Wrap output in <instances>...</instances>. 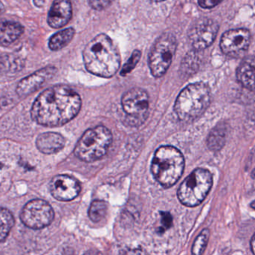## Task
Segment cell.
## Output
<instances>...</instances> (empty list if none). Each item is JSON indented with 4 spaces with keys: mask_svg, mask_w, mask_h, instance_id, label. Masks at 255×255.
Instances as JSON below:
<instances>
[{
    "mask_svg": "<svg viewBox=\"0 0 255 255\" xmlns=\"http://www.w3.org/2000/svg\"><path fill=\"white\" fill-rule=\"evenodd\" d=\"M81 107L78 93L65 85H57L40 94L32 105L31 116L43 126H63L79 114Z\"/></svg>",
    "mask_w": 255,
    "mask_h": 255,
    "instance_id": "1",
    "label": "cell"
},
{
    "mask_svg": "<svg viewBox=\"0 0 255 255\" xmlns=\"http://www.w3.org/2000/svg\"><path fill=\"white\" fill-rule=\"evenodd\" d=\"M83 58L86 70L98 77L111 78L120 68L119 50L105 34L97 35L86 44Z\"/></svg>",
    "mask_w": 255,
    "mask_h": 255,
    "instance_id": "2",
    "label": "cell"
},
{
    "mask_svg": "<svg viewBox=\"0 0 255 255\" xmlns=\"http://www.w3.org/2000/svg\"><path fill=\"white\" fill-rule=\"evenodd\" d=\"M184 167V157L178 149L173 146H162L155 152L151 172L161 186L169 188L180 180Z\"/></svg>",
    "mask_w": 255,
    "mask_h": 255,
    "instance_id": "3",
    "label": "cell"
},
{
    "mask_svg": "<svg viewBox=\"0 0 255 255\" xmlns=\"http://www.w3.org/2000/svg\"><path fill=\"white\" fill-rule=\"evenodd\" d=\"M210 101V87L205 83H192L179 94L174 104V112L180 120L193 122L204 114Z\"/></svg>",
    "mask_w": 255,
    "mask_h": 255,
    "instance_id": "4",
    "label": "cell"
},
{
    "mask_svg": "<svg viewBox=\"0 0 255 255\" xmlns=\"http://www.w3.org/2000/svg\"><path fill=\"white\" fill-rule=\"evenodd\" d=\"M112 143L111 131L104 126L95 127L82 135L76 144L74 154L83 162H95L107 154Z\"/></svg>",
    "mask_w": 255,
    "mask_h": 255,
    "instance_id": "5",
    "label": "cell"
},
{
    "mask_svg": "<svg viewBox=\"0 0 255 255\" xmlns=\"http://www.w3.org/2000/svg\"><path fill=\"white\" fill-rule=\"evenodd\" d=\"M213 186V176L208 170H194L180 185L179 200L186 207H196L205 199Z\"/></svg>",
    "mask_w": 255,
    "mask_h": 255,
    "instance_id": "6",
    "label": "cell"
},
{
    "mask_svg": "<svg viewBox=\"0 0 255 255\" xmlns=\"http://www.w3.org/2000/svg\"><path fill=\"white\" fill-rule=\"evenodd\" d=\"M177 49L175 37L164 33L156 39L148 57V65L152 75L156 78L162 77L172 62Z\"/></svg>",
    "mask_w": 255,
    "mask_h": 255,
    "instance_id": "7",
    "label": "cell"
},
{
    "mask_svg": "<svg viewBox=\"0 0 255 255\" xmlns=\"http://www.w3.org/2000/svg\"><path fill=\"white\" fill-rule=\"evenodd\" d=\"M122 106L126 113L125 123L130 127H139L148 116L149 97L144 89L133 88L124 94Z\"/></svg>",
    "mask_w": 255,
    "mask_h": 255,
    "instance_id": "8",
    "label": "cell"
},
{
    "mask_svg": "<svg viewBox=\"0 0 255 255\" xmlns=\"http://www.w3.org/2000/svg\"><path fill=\"white\" fill-rule=\"evenodd\" d=\"M20 219L31 229H42L53 222L54 211L47 201L41 199L32 200L23 207L20 213Z\"/></svg>",
    "mask_w": 255,
    "mask_h": 255,
    "instance_id": "9",
    "label": "cell"
},
{
    "mask_svg": "<svg viewBox=\"0 0 255 255\" xmlns=\"http://www.w3.org/2000/svg\"><path fill=\"white\" fill-rule=\"evenodd\" d=\"M218 31L219 26L215 20L206 17L198 19L189 29V41L195 50H204L214 42Z\"/></svg>",
    "mask_w": 255,
    "mask_h": 255,
    "instance_id": "10",
    "label": "cell"
},
{
    "mask_svg": "<svg viewBox=\"0 0 255 255\" xmlns=\"http://www.w3.org/2000/svg\"><path fill=\"white\" fill-rule=\"evenodd\" d=\"M250 32L247 29H231L222 35L220 47L224 54L239 58L246 53L251 44Z\"/></svg>",
    "mask_w": 255,
    "mask_h": 255,
    "instance_id": "11",
    "label": "cell"
},
{
    "mask_svg": "<svg viewBox=\"0 0 255 255\" xmlns=\"http://www.w3.org/2000/svg\"><path fill=\"white\" fill-rule=\"evenodd\" d=\"M50 190L53 198L58 201H69L78 196L81 187L80 183L74 177L60 174L52 179Z\"/></svg>",
    "mask_w": 255,
    "mask_h": 255,
    "instance_id": "12",
    "label": "cell"
},
{
    "mask_svg": "<svg viewBox=\"0 0 255 255\" xmlns=\"http://www.w3.org/2000/svg\"><path fill=\"white\" fill-rule=\"evenodd\" d=\"M55 67H46L23 79L17 84L16 92L20 97H26L38 90L47 80L56 74Z\"/></svg>",
    "mask_w": 255,
    "mask_h": 255,
    "instance_id": "13",
    "label": "cell"
},
{
    "mask_svg": "<svg viewBox=\"0 0 255 255\" xmlns=\"http://www.w3.org/2000/svg\"><path fill=\"white\" fill-rule=\"evenodd\" d=\"M72 17V5L69 1H55L47 16V23L53 29L65 26Z\"/></svg>",
    "mask_w": 255,
    "mask_h": 255,
    "instance_id": "14",
    "label": "cell"
},
{
    "mask_svg": "<svg viewBox=\"0 0 255 255\" xmlns=\"http://www.w3.org/2000/svg\"><path fill=\"white\" fill-rule=\"evenodd\" d=\"M36 147L44 154H53L62 150L65 145V139L61 134L47 132L41 134L37 138Z\"/></svg>",
    "mask_w": 255,
    "mask_h": 255,
    "instance_id": "15",
    "label": "cell"
},
{
    "mask_svg": "<svg viewBox=\"0 0 255 255\" xmlns=\"http://www.w3.org/2000/svg\"><path fill=\"white\" fill-rule=\"evenodd\" d=\"M237 78L243 87L255 90V56L246 58L240 64L237 68Z\"/></svg>",
    "mask_w": 255,
    "mask_h": 255,
    "instance_id": "16",
    "label": "cell"
},
{
    "mask_svg": "<svg viewBox=\"0 0 255 255\" xmlns=\"http://www.w3.org/2000/svg\"><path fill=\"white\" fill-rule=\"evenodd\" d=\"M24 32V28L20 23L14 21H5L1 24L0 42L6 47L17 41Z\"/></svg>",
    "mask_w": 255,
    "mask_h": 255,
    "instance_id": "17",
    "label": "cell"
},
{
    "mask_svg": "<svg viewBox=\"0 0 255 255\" xmlns=\"http://www.w3.org/2000/svg\"><path fill=\"white\" fill-rule=\"evenodd\" d=\"M75 35V30L73 28L64 29L54 34L49 40V47L53 51H58L66 47Z\"/></svg>",
    "mask_w": 255,
    "mask_h": 255,
    "instance_id": "18",
    "label": "cell"
},
{
    "mask_svg": "<svg viewBox=\"0 0 255 255\" xmlns=\"http://www.w3.org/2000/svg\"><path fill=\"white\" fill-rule=\"evenodd\" d=\"M227 130L225 126H217L212 130L207 140L209 147L212 150H218L222 148L225 142Z\"/></svg>",
    "mask_w": 255,
    "mask_h": 255,
    "instance_id": "19",
    "label": "cell"
},
{
    "mask_svg": "<svg viewBox=\"0 0 255 255\" xmlns=\"http://www.w3.org/2000/svg\"><path fill=\"white\" fill-rule=\"evenodd\" d=\"M0 218H1V219H1L0 239H1V242L3 243L4 240L8 237L11 228L14 226V219L11 212L5 208L1 209Z\"/></svg>",
    "mask_w": 255,
    "mask_h": 255,
    "instance_id": "20",
    "label": "cell"
},
{
    "mask_svg": "<svg viewBox=\"0 0 255 255\" xmlns=\"http://www.w3.org/2000/svg\"><path fill=\"white\" fill-rule=\"evenodd\" d=\"M108 210L107 202L102 200H95L91 204L89 216L94 222H99L105 217Z\"/></svg>",
    "mask_w": 255,
    "mask_h": 255,
    "instance_id": "21",
    "label": "cell"
},
{
    "mask_svg": "<svg viewBox=\"0 0 255 255\" xmlns=\"http://www.w3.org/2000/svg\"><path fill=\"white\" fill-rule=\"evenodd\" d=\"M210 237V231L208 229L203 230L195 240L192 248V255H201L205 251Z\"/></svg>",
    "mask_w": 255,
    "mask_h": 255,
    "instance_id": "22",
    "label": "cell"
},
{
    "mask_svg": "<svg viewBox=\"0 0 255 255\" xmlns=\"http://www.w3.org/2000/svg\"><path fill=\"white\" fill-rule=\"evenodd\" d=\"M141 53L139 50H134L129 60L125 64V66L123 67L122 71H121V75L122 77H125V76L128 75V74H129L135 68V65L138 64L140 59H141Z\"/></svg>",
    "mask_w": 255,
    "mask_h": 255,
    "instance_id": "23",
    "label": "cell"
},
{
    "mask_svg": "<svg viewBox=\"0 0 255 255\" xmlns=\"http://www.w3.org/2000/svg\"><path fill=\"white\" fill-rule=\"evenodd\" d=\"M161 214V225L160 230L161 231H165V230L168 229L172 225V217L171 215L169 213L167 212H162Z\"/></svg>",
    "mask_w": 255,
    "mask_h": 255,
    "instance_id": "24",
    "label": "cell"
},
{
    "mask_svg": "<svg viewBox=\"0 0 255 255\" xmlns=\"http://www.w3.org/2000/svg\"><path fill=\"white\" fill-rule=\"evenodd\" d=\"M89 3L94 9L101 11V10L104 9V8L108 7V5H110L112 2H110V1H90Z\"/></svg>",
    "mask_w": 255,
    "mask_h": 255,
    "instance_id": "25",
    "label": "cell"
},
{
    "mask_svg": "<svg viewBox=\"0 0 255 255\" xmlns=\"http://www.w3.org/2000/svg\"><path fill=\"white\" fill-rule=\"evenodd\" d=\"M221 2L219 1H210V0H207V1H201V2H198V4L201 5V7L204 8H213V7L216 6V5H219Z\"/></svg>",
    "mask_w": 255,
    "mask_h": 255,
    "instance_id": "26",
    "label": "cell"
},
{
    "mask_svg": "<svg viewBox=\"0 0 255 255\" xmlns=\"http://www.w3.org/2000/svg\"><path fill=\"white\" fill-rule=\"evenodd\" d=\"M122 255H145L144 251L140 249H128Z\"/></svg>",
    "mask_w": 255,
    "mask_h": 255,
    "instance_id": "27",
    "label": "cell"
},
{
    "mask_svg": "<svg viewBox=\"0 0 255 255\" xmlns=\"http://www.w3.org/2000/svg\"><path fill=\"white\" fill-rule=\"evenodd\" d=\"M84 255H104V254L97 249H89L85 253Z\"/></svg>",
    "mask_w": 255,
    "mask_h": 255,
    "instance_id": "28",
    "label": "cell"
},
{
    "mask_svg": "<svg viewBox=\"0 0 255 255\" xmlns=\"http://www.w3.org/2000/svg\"><path fill=\"white\" fill-rule=\"evenodd\" d=\"M251 248H252V252L255 255V233L252 237V240H251Z\"/></svg>",
    "mask_w": 255,
    "mask_h": 255,
    "instance_id": "29",
    "label": "cell"
},
{
    "mask_svg": "<svg viewBox=\"0 0 255 255\" xmlns=\"http://www.w3.org/2000/svg\"><path fill=\"white\" fill-rule=\"evenodd\" d=\"M44 3H45L44 1L43 2L42 1H34V4L38 7H42Z\"/></svg>",
    "mask_w": 255,
    "mask_h": 255,
    "instance_id": "30",
    "label": "cell"
},
{
    "mask_svg": "<svg viewBox=\"0 0 255 255\" xmlns=\"http://www.w3.org/2000/svg\"><path fill=\"white\" fill-rule=\"evenodd\" d=\"M251 207L255 210V200L253 201V202L252 203V204H251Z\"/></svg>",
    "mask_w": 255,
    "mask_h": 255,
    "instance_id": "31",
    "label": "cell"
},
{
    "mask_svg": "<svg viewBox=\"0 0 255 255\" xmlns=\"http://www.w3.org/2000/svg\"><path fill=\"white\" fill-rule=\"evenodd\" d=\"M252 177H253V178L255 179V169H254L253 171H252Z\"/></svg>",
    "mask_w": 255,
    "mask_h": 255,
    "instance_id": "32",
    "label": "cell"
}]
</instances>
